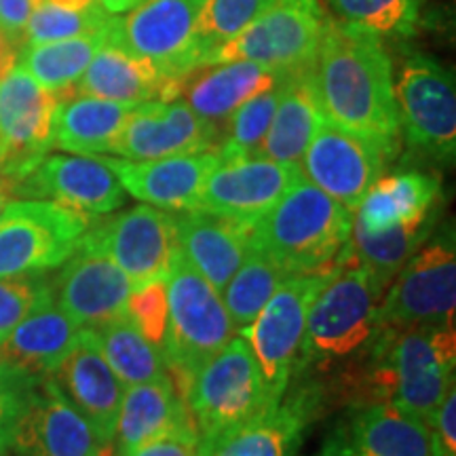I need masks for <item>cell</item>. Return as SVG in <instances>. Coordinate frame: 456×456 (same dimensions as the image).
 Returning <instances> with one entry per match:
<instances>
[{"mask_svg":"<svg viewBox=\"0 0 456 456\" xmlns=\"http://www.w3.org/2000/svg\"><path fill=\"white\" fill-rule=\"evenodd\" d=\"M78 245L110 258L134 289L167 277L180 254L175 216L146 203L98 218Z\"/></svg>","mask_w":456,"mask_h":456,"instance_id":"obj_13","label":"cell"},{"mask_svg":"<svg viewBox=\"0 0 456 456\" xmlns=\"http://www.w3.org/2000/svg\"><path fill=\"white\" fill-rule=\"evenodd\" d=\"M110 13L98 4L85 11H72L49 0H37L26 26L24 45H41L64 41V38L83 37V34L100 30L110 21Z\"/></svg>","mask_w":456,"mask_h":456,"instance_id":"obj_40","label":"cell"},{"mask_svg":"<svg viewBox=\"0 0 456 456\" xmlns=\"http://www.w3.org/2000/svg\"><path fill=\"white\" fill-rule=\"evenodd\" d=\"M167 283V328L163 357L174 385L191 376L201 363L235 338L237 328L218 289L178 254L165 277Z\"/></svg>","mask_w":456,"mask_h":456,"instance_id":"obj_6","label":"cell"},{"mask_svg":"<svg viewBox=\"0 0 456 456\" xmlns=\"http://www.w3.org/2000/svg\"><path fill=\"white\" fill-rule=\"evenodd\" d=\"M20 45L11 41L4 32H0V81L13 70L17 64V55H20Z\"/></svg>","mask_w":456,"mask_h":456,"instance_id":"obj_47","label":"cell"},{"mask_svg":"<svg viewBox=\"0 0 456 456\" xmlns=\"http://www.w3.org/2000/svg\"><path fill=\"white\" fill-rule=\"evenodd\" d=\"M302 175L298 163L262 157L222 161L203 182L197 209L254 226Z\"/></svg>","mask_w":456,"mask_h":456,"instance_id":"obj_19","label":"cell"},{"mask_svg":"<svg viewBox=\"0 0 456 456\" xmlns=\"http://www.w3.org/2000/svg\"><path fill=\"white\" fill-rule=\"evenodd\" d=\"M98 456H114V450H112L110 444H106V446L100 450V454H98Z\"/></svg>","mask_w":456,"mask_h":456,"instance_id":"obj_52","label":"cell"},{"mask_svg":"<svg viewBox=\"0 0 456 456\" xmlns=\"http://www.w3.org/2000/svg\"><path fill=\"white\" fill-rule=\"evenodd\" d=\"M289 74L294 72H279L245 60L199 66L180 78L174 98L184 100L199 118L214 125L222 134L226 121L239 106L260 91L269 89L271 85L283 81Z\"/></svg>","mask_w":456,"mask_h":456,"instance_id":"obj_24","label":"cell"},{"mask_svg":"<svg viewBox=\"0 0 456 456\" xmlns=\"http://www.w3.org/2000/svg\"><path fill=\"white\" fill-rule=\"evenodd\" d=\"M275 0H205L197 20V45L201 66L222 45L232 41Z\"/></svg>","mask_w":456,"mask_h":456,"instance_id":"obj_39","label":"cell"},{"mask_svg":"<svg viewBox=\"0 0 456 456\" xmlns=\"http://www.w3.org/2000/svg\"><path fill=\"white\" fill-rule=\"evenodd\" d=\"M431 456H456V389L448 391L442 403L427 419Z\"/></svg>","mask_w":456,"mask_h":456,"instance_id":"obj_45","label":"cell"},{"mask_svg":"<svg viewBox=\"0 0 456 456\" xmlns=\"http://www.w3.org/2000/svg\"><path fill=\"white\" fill-rule=\"evenodd\" d=\"M289 277L292 275L265 252L256 248L249 249L241 266L220 292L237 332L252 326L254 319L265 309V305L277 292L279 285Z\"/></svg>","mask_w":456,"mask_h":456,"instance_id":"obj_36","label":"cell"},{"mask_svg":"<svg viewBox=\"0 0 456 456\" xmlns=\"http://www.w3.org/2000/svg\"><path fill=\"white\" fill-rule=\"evenodd\" d=\"M399 144L366 138L323 121L300 159L302 175L326 195L355 212L393 159Z\"/></svg>","mask_w":456,"mask_h":456,"instance_id":"obj_14","label":"cell"},{"mask_svg":"<svg viewBox=\"0 0 456 456\" xmlns=\"http://www.w3.org/2000/svg\"><path fill=\"white\" fill-rule=\"evenodd\" d=\"M49 3L53 4H60V7H66V9H72V11H85V9H91V7H98V0H49Z\"/></svg>","mask_w":456,"mask_h":456,"instance_id":"obj_51","label":"cell"},{"mask_svg":"<svg viewBox=\"0 0 456 456\" xmlns=\"http://www.w3.org/2000/svg\"><path fill=\"white\" fill-rule=\"evenodd\" d=\"M440 214L431 216L420 224L393 226L385 231H366L353 222L351 248L355 258L362 262L374 277L376 285L387 292L393 279L403 265L419 252L420 245L433 235Z\"/></svg>","mask_w":456,"mask_h":456,"instance_id":"obj_34","label":"cell"},{"mask_svg":"<svg viewBox=\"0 0 456 456\" xmlns=\"http://www.w3.org/2000/svg\"><path fill=\"white\" fill-rule=\"evenodd\" d=\"M222 134L199 118L184 100H151L138 104L114 140L110 155L151 161L218 151Z\"/></svg>","mask_w":456,"mask_h":456,"instance_id":"obj_17","label":"cell"},{"mask_svg":"<svg viewBox=\"0 0 456 456\" xmlns=\"http://www.w3.org/2000/svg\"><path fill=\"white\" fill-rule=\"evenodd\" d=\"M442 180L419 169H399L383 174L355 209L353 222L366 231L420 224L440 214Z\"/></svg>","mask_w":456,"mask_h":456,"instance_id":"obj_26","label":"cell"},{"mask_svg":"<svg viewBox=\"0 0 456 456\" xmlns=\"http://www.w3.org/2000/svg\"><path fill=\"white\" fill-rule=\"evenodd\" d=\"M454 326L374 328L353 362V395L357 406L387 402L427 423L454 387Z\"/></svg>","mask_w":456,"mask_h":456,"instance_id":"obj_2","label":"cell"},{"mask_svg":"<svg viewBox=\"0 0 456 456\" xmlns=\"http://www.w3.org/2000/svg\"><path fill=\"white\" fill-rule=\"evenodd\" d=\"M332 271L334 262L319 271L285 279L252 326L237 332L252 346L273 403L283 397L285 389L292 383L296 359L305 338L306 317L313 300L317 298L319 289L326 285Z\"/></svg>","mask_w":456,"mask_h":456,"instance_id":"obj_11","label":"cell"},{"mask_svg":"<svg viewBox=\"0 0 456 456\" xmlns=\"http://www.w3.org/2000/svg\"><path fill=\"white\" fill-rule=\"evenodd\" d=\"M98 3L110 15H121V13H127V11H131L134 7H138V4L144 3V0H98Z\"/></svg>","mask_w":456,"mask_h":456,"instance_id":"obj_49","label":"cell"},{"mask_svg":"<svg viewBox=\"0 0 456 456\" xmlns=\"http://www.w3.org/2000/svg\"><path fill=\"white\" fill-rule=\"evenodd\" d=\"M102 355L125 387L152 383L169 376L163 351L144 338L129 315L94 330Z\"/></svg>","mask_w":456,"mask_h":456,"instance_id":"obj_35","label":"cell"},{"mask_svg":"<svg viewBox=\"0 0 456 456\" xmlns=\"http://www.w3.org/2000/svg\"><path fill=\"white\" fill-rule=\"evenodd\" d=\"M134 104L102 100L94 95H60L53 114L51 148L70 155H110Z\"/></svg>","mask_w":456,"mask_h":456,"instance_id":"obj_29","label":"cell"},{"mask_svg":"<svg viewBox=\"0 0 456 456\" xmlns=\"http://www.w3.org/2000/svg\"><path fill=\"white\" fill-rule=\"evenodd\" d=\"M57 102L60 95L41 87L17 64L0 81V144L4 148L0 174L11 182L51 151Z\"/></svg>","mask_w":456,"mask_h":456,"instance_id":"obj_18","label":"cell"},{"mask_svg":"<svg viewBox=\"0 0 456 456\" xmlns=\"http://www.w3.org/2000/svg\"><path fill=\"white\" fill-rule=\"evenodd\" d=\"M3 372H4V363L0 362V376H3Z\"/></svg>","mask_w":456,"mask_h":456,"instance_id":"obj_54","label":"cell"},{"mask_svg":"<svg viewBox=\"0 0 456 456\" xmlns=\"http://www.w3.org/2000/svg\"><path fill=\"white\" fill-rule=\"evenodd\" d=\"M72 94L138 106L151 100H169L171 83L144 60L127 53L112 34H108Z\"/></svg>","mask_w":456,"mask_h":456,"instance_id":"obj_28","label":"cell"},{"mask_svg":"<svg viewBox=\"0 0 456 456\" xmlns=\"http://www.w3.org/2000/svg\"><path fill=\"white\" fill-rule=\"evenodd\" d=\"M328 20L322 0H275L203 66L245 60L279 72L305 70L315 60Z\"/></svg>","mask_w":456,"mask_h":456,"instance_id":"obj_10","label":"cell"},{"mask_svg":"<svg viewBox=\"0 0 456 456\" xmlns=\"http://www.w3.org/2000/svg\"><path fill=\"white\" fill-rule=\"evenodd\" d=\"M13 197L47 199L77 212L108 216L121 209L127 192L100 157L45 155L13 182Z\"/></svg>","mask_w":456,"mask_h":456,"instance_id":"obj_16","label":"cell"},{"mask_svg":"<svg viewBox=\"0 0 456 456\" xmlns=\"http://www.w3.org/2000/svg\"><path fill=\"white\" fill-rule=\"evenodd\" d=\"M383 294L353 254L349 237L336 256L332 275L313 300L292 379H323L355 355L374 334Z\"/></svg>","mask_w":456,"mask_h":456,"instance_id":"obj_3","label":"cell"},{"mask_svg":"<svg viewBox=\"0 0 456 456\" xmlns=\"http://www.w3.org/2000/svg\"><path fill=\"white\" fill-rule=\"evenodd\" d=\"M399 134L431 161L452 163L456 155L454 74L436 57L410 53L395 78Z\"/></svg>","mask_w":456,"mask_h":456,"instance_id":"obj_9","label":"cell"},{"mask_svg":"<svg viewBox=\"0 0 456 456\" xmlns=\"http://www.w3.org/2000/svg\"><path fill=\"white\" fill-rule=\"evenodd\" d=\"M95 220L47 199H11L0 216V277L60 269Z\"/></svg>","mask_w":456,"mask_h":456,"instance_id":"obj_8","label":"cell"},{"mask_svg":"<svg viewBox=\"0 0 456 456\" xmlns=\"http://www.w3.org/2000/svg\"><path fill=\"white\" fill-rule=\"evenodd\" d=\"M37 380L20 370L4 366L0 376V456H9L17 419L24 408L28 391Z\"/></svg>","mask_w":456,"mask_h":456,"instance_id":"obj_43","label":"cell"},{"mask_svg":"<svg viewBox=\"0 0 456 456\" xmlns=\"http://www.w3.org/2000/svg\"><path fill=\"white\" fill-rule=\"evenodd\" d=\"M456 237L446 222L397 273L380 300L376 328L402 332L410 328L454 326Z\"/></svg>","mask_w":456,"mask_h":456,"instance_id":"obj_7","label":"cell"},{"mask_svg":"<svg viewBox=\"0 0 456 456\" xmlns=\"http://www.w3.org/2000/svg\"><path fill=\"white\" fill-rule=\"evenodd\" d=\"M104 446L51 376L30 387L11 444L15 456H98Z\"/></svg>","mask_w":456,"mask_h":456,"instance_id":"obj_21","label":"cell"},{"mask_svg":"<svg viewBox=\"0 0 456 456\" xmlns=\"http://www.w3.org/2000/svg\"><path fill=\"white\" fill-rule=\"evenodd\" d=\"M334 20L376 34L410 38L423 17L425 0H326Z\"/></svg>","mask_w":456,"mask_h":456,"instance_id":"obj_37","label":"cell"},{"mask_svg":"<svg viewBox=\"0 0 456 456\" xmlns=\"http://www.w3.org/2000/svg\"><path fill=\"white\" fill-rule=\"evenodd\" d=\"M37 0H0V32H4L11 41L24 45L26 26Z\"/></svg>","mask_w":456,"mask_h":456,"instance_id":"obj_46","label":"cell"},{"mask_svg":"<svg viewBox=\"0 0 456 456\" xmlns=\"http://www.w3.org/2000/svg\"><path fill=\"white\" fill-rule=\"evenodd\" d=\"M289 77L271 85L269 89L260 91L258 95H254L252 100H248L243 106H239L231 114L224 129H222L218 151H216L220 161H237V159H248L256 155L262 140H265L266 131L271 127V121L275 117L279 100H281L285 83H288Z\"/></svg>","mask_w":456,"mask_h":456,"instance_id":"obj_38","label":"cell"},{"mask_svg":"<svg viewBox=\"0 0 456 456\" xmlns=\"http://www.w3.org/2000/svg\"><path fill=\"white\" fill-rule=\"evenodd\" d=\"M3 163H4V148L0 144V171H3Z\"/></svg>","mask_w":456,"mask_h":456,"instance_id":"obj_53","label":"cell"},{"mask_svg":"<svg viewBox=\"0 0 456 456\" xmlns=\"http://www.w3.org/2000/svg\"><path fill=\"white\" fill-rule=\"evenodd\" d=\"M186 423H192L191 412L171 376L152 383L131 385L129 389L125 387L117 431L110 444L114 456L127 454L142 442Z\"/></svg>","mask_w":456,"mask_h":456,"instance_id":"obj_31","label":"cell"},{"mask_svg":"<svg viewBox=\"0 0 456 456\" xmlns=\"http://www.w3.org/2000/svg\"><path fill=\"white\" fill-rule=\"evenodd\" d=\"M355 212L340 205L305 175L252 226L249 243L289 275L330 266L349 241Z\"/></svg>","mask_w":456,"mask_h":456,"instance_id":"obj_4","label":"cell"},{"mask_svg":"<svg viewBox=\"0 0 456 456\" xmlns=\"http://www.w3.org/2000/svg\"><path fill=\"white\" fill-rule=\"evenodd\" d=\"M127 315L144 334V338L161 349L167 328V283L165 279L134 289L127 302Z\"/></svg>","mask_w":456,"mask_h":456,"instance_id":"obj_42","label":"cell"},{"mask_svg":"<svg viewBox=\"0 0 456 456\" xmlns=\"http://www.w3.org/2000/svg\"><path fill=\"white\" fill-rule=\"evenodd\" d=\"M78 326L55 305L53 296L21 319L0 342V362L32 379L53 374L77 340Z\"/></svg>","mask_w":456,"mask_h":456,"instance_id":"obj_27","label":"cell"},{"mask_svg":"<svg viewBox=\"0 0 456 456\" xmlns=\"http://www.w3.org/2000/svg\"><path fill=\"white\" fill-rule=\"evenodd\" d=\"M175 235L184 260L218 292L226 288L252 249V226L203 209L175 216Z\"/></svg>","mask_w":456,"mask_h":456,"instance_id":"obj_25","label":"cell"},{"mask_svg":"<svg viewBox=\"0 0 456 456\" xmlns=\"http://www.w3.org/2000/svg\"><path fill=\"white\" fill-rule=\"evenodd\" d=\"M328 408L322 380L296 376L275 406L222 436L201 456H294Z\"/></svg>","mask_w":456,"mask_h":456,"instance_id":"obj_15","label":"cell"},{"mask_svg":"<svg viewBox=\"0 0 456 456\" xmlns=\"http://www.w3.org/2000/svg\"><path fill=\"white\" fill-rule=\"evenodd\" d=\"M51 380L91 425L102 444H112L125 385L102 355L94 330L81 328Z\"/></svg>","mask_w":456,"mask_h":456,"instance_id":"obj_22","label":"cell"},{"mask_svg":"<svg viewBox=\"0 0 456 456\" xmlns=\"http://www.w3.org/2000/svg\"><path fill=\"white\" fill-rule=\"evenodd\" d=\"M112 17L100 30L83 34V37L41 45H21L17 66L24 68L34 81L51 94H72L74 85L81 81L89 61L106 43L108 34H110Z\"/></svg>","mask_w":456,"mask_h":456,"instance_id":"obj_33","label":"cell"},{"mask_svg":"<svg viewBox=\"0 0 456 456\" xmlns=\"http://www.w3.org/2000/svg\"><path fill=\"white\" fill-rule=\"evenodd\" d=\"M55 305L78 328L98 330L127 315V302L134 292L129 279L110 258L81 248L49 279Z\"/></svg>","mask_w":456,"mask_h":456,"instance_id":"obj_20","label":"cell"},{"mask_svg":"<svg viewBox=\"0 0 456 456\" xmlns=\"http://www.w3.org/2000/svg\"><path fill=\"white\" fill-rule=\"evenodd\" d=\"M98 157L112 169L127 195L165 212L197 209L203 182L222 163L216 151L151 159V161H127V159L106 155Z\"/></svg>","mask_w":456,"mask_h":456,"instance_id":"obj_23","label":"cell"},{"mask_svg":"<svg viewBox=\"0 0 456 456\" xmlns=\"http://www.w3.org/2000/svg\"><path fill=\"white\" fill-rule=\"evenodd\" d=\"M199 450L201 440L195 425L186 423L159 433L123 456H199Z\"/></svg>","mask_w":456,"mask_h":456,"instance_id":"obj_44","label":"cell"},{"mask_svg":"<svg viewBox=\"0 0 456 456\" xmlns=\"http://www.w3.org/2000/svg\"><path fill=\"white\" fill-rule=\"evenodd\" d=\"M13 197V182H11L7 175L0 174V216H3L4 208H7V203L11 201Z\"/></svg>","mask_w":456,"mask_h":456,"instance_id":"obj_50","label":"cell"},{"mask_svg":"<svg viewBox=\"0 0 456 456\" xmlns=\"http://www.w3.org/2000/svg\"><path fill=\"white\" fill-rule=\"evenodd\" d=\"M205 0H144L125 17H112V38L171 83L201 66L197 20Z\"/></svg>","mask_w":456,"mask_h":456,"instance_id":"obj_12","label":"cell"},{"mask_svg":"<svg viewBox=\"0 0 456 456\" xmlns=\"http://www.w3.org/2000/svg\"><path fill=\"white\" fill-rule=\"evenodd\" d=\"M47 298H51L49 277H0V342Z\"/></svg>","mask_w":456,"mask_h":456,"instance_id":"obj_41","label":"cell"},{"mask_svg":"<svg viewBox=\"0 0 456 456\" xmlns=\"http://www.w3.org/2000/svg\"><path fill=\"white\" fill-rule=\"evenodd\" d=\"M311 78L328 123L399 144L395 74L376 34L330 17Z\"/></svg>","mask_w":456,"mask_h":456,"instance_id":"obj_1","label":"cell"},{"mask_svg":"<svg viewBox=\"0 0 456 456\" xmlns=\"http://www.w3.org/2000/svg\"><path fill=\"white\" fill-rule=\"evenodd\" d=\"M317 456H349V450H346L345 425H338L332 433H330Z\"/></svg>","mask_w":456,"mask_h":456,"instance_id":"obj_48","label":"cell"},{"mask_svg":"<svg viewBox=\"0 0 456 456\" xmlns=\"http://www.w3.org/2000/svg\"><path fill=\"white\" fill-rule=\"evenodd\" d=\"M323 121L326 117L319 106L309 66L288 78L271 127L254 157L300 165L306 146Z\"/></svg>","mask_w":456,"mask_h":456,"instance_id":"obj_32","label":"cell"},{"mask_svg":"<svg viewBox=\"0 0 456 456\" xmlns=\"http://www.w3.org/2000/svg\"><path fill=\"white\" fill-rule=\"evenodd\" d=\"M345 436L349 456H431L425 420L387 402L351 408Z\"/></svg>","mask_w":456,"mask_h":456,"instance_id":"obj_30","label":"cell"},{"mask_svg":"<svg viewBox=\"0 0 456 456\" xmlns=\"http://www.w3.org/2000/svg\"><path fill=\"white\" fill-rule=\"evenodd\" d=\"M175 389L184 399L201 440L199 456L222 436L275 406L266 393L252 346L239 334Z\"/></svg>","mask_w":456,"mask_h":456,"instance_id":"obj_5","label":"cell"}]
</instances>
